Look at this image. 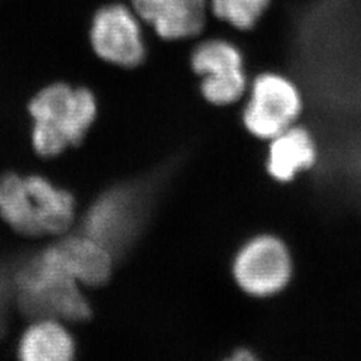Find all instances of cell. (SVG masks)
I'll list each match as a JSON object with an SVG mask.
<instances>
[{
    "mask_svg": "<svg viewBox=\"0 0 361 361\" xmlns=\"http://www.w3.org/2000/svg\"><path fill=\"white\" fill-rule=\"evenodd\" d=\"M0 216L27 235L58 234L74 219V198L42 177L6 174L0 178Z\"/></svg>",
    "mask_w": 361,
    "mask_h": 361,
    "instance_id": "obj_1",
    "label": "cell"
},
{
    "mask_svg": "<svg viewBox=\"0 0 361 361\" xmlns=\"http://www.w3.org/2000/svg\"><path fill=\"white\" fill-rule=\"evenodd\" d=\"M34 118L32 145L39 154L54 157L80 142L97 114L94 95L86 89L55 83L30 102Z\"/></svg>",
    "mask_w": 361,
    "mask_h": 361,
    "instance_id": "obj_2",
    "label": "cell"
},
{
    "mask_svg": "<svg viewBox=\"0 0 361 361\" xmlns=\"http://www.w3.org/2000/svg\"><path fill=\"white\" fill-rule=\"evenodd\" d=\"M234 284L256 300L277 298L290 288L296 276V258L280 234L261 232L250 235L234 253Z\"/></svg>",
    "mask_w": 361,
    "mask_h": 361,
    "instance_id": "obj_3",
    "label": "cell"
},
{
    "mask_svg": "<svg viewBox=\"0 0 361 361\" xmlns=\"http://www.w3.org/2000/svg\"><path fill=\"white\" fill-rule=\"evenodd\" d=\"M16 288L22 310L39 320L80 322L90 314V305L77 281L43 255L19 271Z\"/></svg>",
    "mask_w": 361,
    "mask_h": 361,
    "instance_id": "obj_4",
    "label": "cell"
},
{
    "mask_svg": "<svg viewBox=\"0 0 361 361\" xmlns=\"http://www.w3.org/2000/svg\"><path fill=\"white\" fill-rule=\"evenodd\" d=\"M241 122L246 133L261 142L301 121L305 99L296 82L277 71H264L250 83Z\"/></svg>",
    "mask_w": 361,
    "mask_h": 361,
    "instance_id": "obj_5",
    "label": "cell"
},
{
    "mask_svg": "<svg viewBox=\"0 0 361 361\" xmlns=\"http://www.w3.org/2000/svg\"><path fill=\"white\" fill-rule=\"evenodd\" d=\"M194 73L202 77L201 91L209 104L231 106L240 102L247 92L249 80L244 55L228 40L209 39L192 55Z\"/></svg>",
    "mask_w": 361,
    "mask_h": 361,
    "instance_id": "obj_6",
    "label": "cell"
},
{
    "mask_svg": "<svg viewBox=\"0 0 361 361\" xmlns=\"http://www.w3.org/2000/svg\"><path fill=\"white\" fill-rule=\"evenodd\" d=\"M90 39L94 51L113 65L134 67L145 58L141 26L125 6L110 4L95 13Z\"/></svg>",
    "mask_w": 361,
    "mask_h": 361,
    "instance_id": "obj_7",
    "label": "cell"
},
{
    "mask_svg": "<svg viewBox=\"0 0 361 361\" xmlns=\"http://www.w3.org/2000/svg\"><path fill=\"white\" fill-rule=\"evenodd\" d=\"M141 221L142 207L138 195L128 189H116L94 204L85 228L89 237L114 255L131 243Z\"/></svg>",
    "mask_w": 361,
    "mask_h": 361,
    "instance_id": "obj_8",
    "label": "cell"
},
{
    "mask_svg": "<svg viewBox=\"0 0 361 361\" xmlns=\"http://www.w3.org/2000/svg\"><path fill=\"white\" fill-rule=\"evenodd\" d=\"M320 159L317 138L298 122L267 142L264 169L274 183L286 186L317 168Z\"/></svg>",
    "mask_w": 361,
    "mask_h": 361,
    "instance_id": "obj_9",
    "label": "cell"
},
{
    "mask_svg": "<svg viewBox=\"0 0 361 361\" xmlns=\"http://www.w3.org/2000/svg\"><path fill=\"white\" fill-rule=\"evenodd\" d=\"M42 255L65 269L79 285L98 286L111 274V252L87 234L62 240Z\"/></svg>",
    "mask_w": 361,
    "mask_h": 361,
    "instance_id": "obj_10",
    "label": "cell"
},
{
    "mask_svg": "<svg viewBox=\"0 0 361 361\" xmlns=\"http://www.w3.org/2000/svg\"><path fill=\"white\" fill-rule=\"evenodd\" d=\"M135 13L169 40L200 34L207 20V0H133Z\"/></svg>",
    "mask_w": 361,
    "mask_h": 361,
    "instance_id": "obj_11",
    "label": "cell"
},
{
    "mask_svg": "<svg viewBox=\"0 0 361 361\" xmlns=\"http://www.w3.org/2000/svg\"><path fill=\"white\" fill-rule=\"evenodd\" d=\"M74 350L73 337L54 319H40L31 325L19 344L20 359L26 361H67Z\"/></svg>",
    "mask_w": 361,
    "mask_h": 361,
    "instance_id": "obj_12",
    "label": "cell"
},
{
    "mask_svg": "<svg viewBox=\"0 0 361 361\" xmlns=\"http://www.w3.org/2000/svg\"><path fill=\"white\" fill-rule=\"evenodd\" d=\"M271 0H212L213 13L231 26L249 31L268 10Z\"/></svg>",
    "mask_w": 361,
    "mask_h": 361,
    "instance_id": "obj_13",
    "label": "cell"
},
{
    "mask_svg": "<svg viewBox=\"0 0 361 361\" xmlns=\"http://www.w3.org/2000/svg\"><path fill=\"white\" fill-rule=\"evenodd\" d=\"M229 359L237 361H253L258 360V356L253 349L241 347V348L234 349Z\"/></svg>",
    "mask_w": 361,
    "mask_h": 361,
    "instance_id": "obj_14",
    "label": "cell"
}]
</instances>
